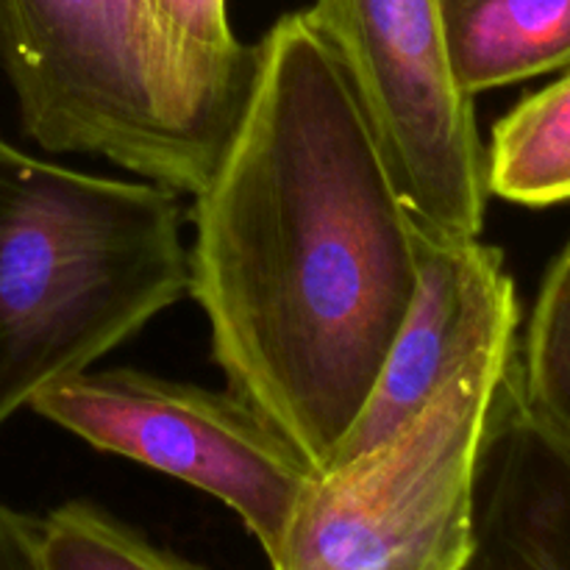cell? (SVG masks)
<instances>
[{
    "mask_svg": "<svg viewBox=\"0 0 570 570\" xmlns=\"http://www.w3.org/2000/svg\"><path fill=\"white\" fill-rule=\"evenodd\" d=\"M412 223L440 237H482L488 148L473 98L451 70L438 0H315Z\"/></svg>",
    "mask_w": 570,
    "mask_h": 570,
    "instance_id": "cell-5",
    "label": "cell"
},
{
    "mask_svg": "<svg viewBox=\"0 0 570 570\" xmlns=\"http://www.w3.org/2000/svg\"><path fill=\"white\" fill-rule=\"evenodd\" d=\"M37 546L42 570H206L89 501H70L42 518Z\"/></svg>",
    "mask_w": 570,
    "mask_h": 570,
    "instance_id": "cell-12",
    "label": "cell"
},
{
    "mask_svg": "<svg viewBox=\"0 0 570 570\" xmlns=\"http://www.w3.org/2000/svg\"><path fill=\"white\" fill-rule=\"evenodd\" d=\"M28 406L92 449L204 490L245 523L265 554L317 476L309 456L232 390L117 367L48 384Z\"/></svg>",
    "mask_w": 570,
    "mask_h": 570,
    "instance_id": "cell-6",
    "label": "cell"
},
{
    "mask_svg": "<svg viewBox=\"0 0 570 570\" xmlns=\"http://www.w3.org/2000/svg\"><path fill=\"white\" fill-rule=\"evenodd\" d=\"M518 371L534 410L570 440V243L546 273L518 340Z\"/></svg>",
    "mask_w": 570,
    "mask_h": 570,
    "instance_id": "cell-13",
    "label": "cell"
},
{
    "mask_svg": "<svg viewBox=\"0 0 570 570\" xmlns=\"http://www.w3.org/2000/svg\"><path fill=\"white\" fill-rule=\"evenodd\" d=\"M460 570H570V440L523 393L518 345L490 401Z\"/></svg>",
    "mask_w": 570,
    "mask_h": 570,
    "instance_id": "cell-8",
    "label": "cell"
},
{
    "mask_svg": "<svg viewBox=\"0 0 570 570\" xmlns=\"http://www.w3.org/2000/svg\"><path fill=\"white\" fill-rule=\"evenodd\" d=\"M189 295L232 393L317 473L415 295V226L309 11L273 22L243 117L195 195Z\"/></svg>",
    "mask_w": 570,
    "mask_h": 570,
    "instance_id": "cell-1",
    "label": "cell"
},
{
    "mask_svg": "<svg viewBox=\"0 0 570 570\" xmlns=\"http://www.w3.org/2000/svg\"><path fill=\"white\" fill-rule=\"evenodd\" d=\"M488 189L523 206L570 200V72L495 122Z\"/></svg>",
    "mask_w": 570,
    "mask_h": 570,
    "instance_id": "cell-11",
    "label": "cell"
},
{
    "mask_svg": "<svg viewBox=\"0 0 570 570\" xmlns=\"http://www.w3.org/2000/svg\"><path fill=\"white\" fill-rule=\"evenodd\" d=\"M518 340L468 362L393 438L301 493L273 570H460L490 401Z\"/></svg>",
    "mask_w": 570,
    "mask_h": 570,
    "instance_id": "cell-4",
    "label": "cell"
},
{
    "mask_svg": "<svg viewBox=\"0 0 570 570\" xmlns=\"http://www.w3.org/2000/svg\"><path fill=\"white\" fill-rule=\"evenodd\" d=\"M0 67L22 131L198 195L234 131L178 78L142 0H0Z\"/></svg>",
    "mask_w": 570,
    "mask_h": 570,
    "instance_id": "cell-3",
    "label": "cell"
},
{
    "mask_svg": "<svg viewBox=\"0 0 570 570\" xmlns=\"http://www.w3.org/2000/svg\"><path fill=\"white\" fill-rule=\"evenodd\" d=\"M451 70L471 98L570 67V0H438Z\"/></svg>",
    "mask_w": 570,
    "mask_h": 570,
    "instance_id": "cell-9",
    "label": "cell"
},
{
    "mask_svg": "<svg viewBox=\"0 0 570 570\" xmlns=\"http://www.w3.org/2000/svg\"><path fill=\"white\" fill-rule=\"evenodd\" d=\"M415 259L410 309L360 415L323 471L382 445L468 362L518 340L521 309L499 248L479 237H440L415 226Z\"/></svg>",
    "mask_w": 570,
    "mask_h": 570,
    "instance_id": "cell-7",
    "label": "cell"
},
{
    "mask_svg": "<svg viewBox=\"0 0 570 570\" xmlns=\"http://www.w3.org/2000/svg\"><path fill=\"white\" fill-rule=\"evenodd\" d=\"M178 78L195 104L234 131L259 67V42L243 45L228 26L226 0H142Z\"/></svg>",
    "mask_w": 570,
    "mask_h": 570,
    "instance_id": "cell-10",
    "label": "cell"
},
{
    "mask_svg": "<svg viewBox=\"0 0 570 570\" xmlns=\"http://www.w3.org/2000/svg\"><path fill=\"white\" fill-rule=\"evenodd\" d=\"M187 295L178 193L0 139V426Z\"/></svg>",
    "mask_w": 570,
    "mask_h": 570,
    "instance_id": "cell-2",
    "label": "cell"
},
{
    "mask_svg": "<svg viewBox=\"0 0 570 570\" xmlns=\"http://www.w3.org/2000/svg\"><path fill=\"white\" fill-rule=\"evenodd\" d=\"M39 521L0 504V570H42Z\"/></svg>",
    "mask_w": 570,
    "mask_h": 570,
    "instance_id": "cell-14",
    "label": "cell"
}]
</instances>
